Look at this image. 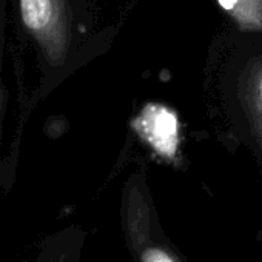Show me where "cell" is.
<instances>
[{"label":"cell","mask_w":262,"mask_h":262,"mask_svg":"<svg viewBox=\"0 0 262 262\" xmlns=\"http://www.w3.org/2000/svg\"><path fill=\"white\" fill-rule=\"evenodd\" d=\"M216 2L239 30L245 33H262V0H216Z\"/></svg>","instance_id":"obj_3"},{"label":"cell","mask_w":262,"mask_h":262,"mask_svg":"<svg viewBox=\"0 0 262 262\" xmlns=\"http://www.w3.org/2000/svg\"><path fill=\"white\" fill-rule=\"evenodd\" d=\"M239 96L253 138L262 151V57L250 60L245 67L241 77Z\"/></svg>","instance_id":"obj_2"},{"label":"cell","mask_w":262,"mask_h":262,"mask_svg":"<svg viewBox=\"0 0 262 262\" xmlns=\"http://www.w3.org/2000/svg\"><path fill=\"white\" fill-rule=\"evenodd\" d=\"M141 262H176V259L161 247H147L141 253Z\"/></svg>","instance_id":"obj_4"},{"label":"cell","mask_w":262,"mask_h":262,"mask_svg":"<svg viewBox=\"0 0 262 262\" xmlns=\"http://www.w3.org/2000/svg\"><path fill=\"white\" fill-rule=\"evenodd\" d=\"M22 22L51 65L65 63L71 45L67 0H19Z\"/></svg>","instance_id":"obj_1"}]
</instances>
